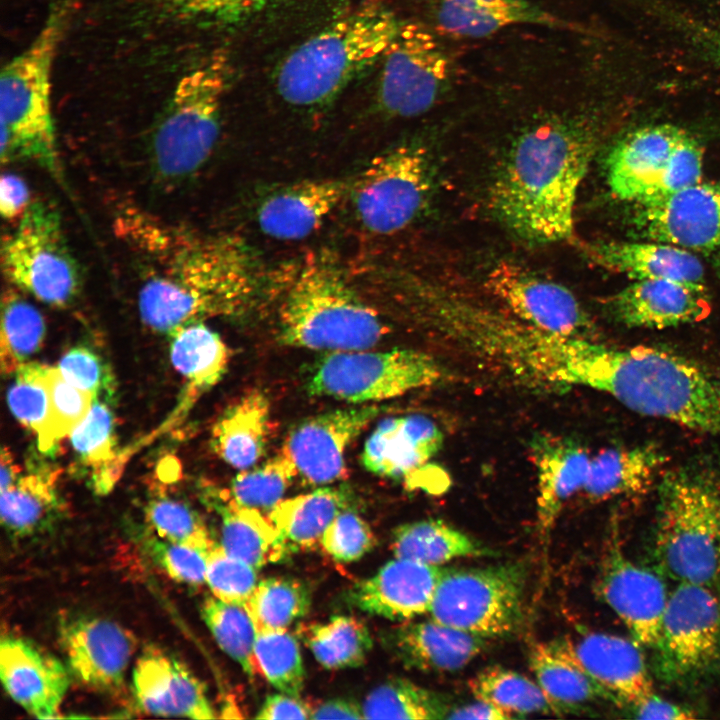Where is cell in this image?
<instances>
[{
  "mask_svg": "<svg viewBox=\"0 0 720 720\" xmlns=\"http://www.w3.org/2000/svg\"><path fill=\"white\" fill-rule=\"evenodd\" d=\"M116 226L148 262L138 309L156 332L170 335L206 318L232 315L255 291L254 265L233 236L202 235L135 208L121 212Z\"/></svg>",
  "mask_w": 720,
  "mask_h": 720,
  "instance_id": "obj_1",
  "label": "cell"
},
{
  "mask_svg": "<svg viewBox=\"0 0 720 720\" xmlns=\"http://www.w3.org/2000/svg\"><path fill=\"white\" fill-rule=\"evenodd\" d=\"M595 150L590 127L555 116L513 142L490 188V206L504 226L533 244L575 241L574 208Z\"/></svg>",
  "mask_w": 720,
  "mask_h": 720,
  "instance_id": "obj_2",
  "label": "cell"
},
{
  "mask_svg": "<svg viewBox=\"0 0 720 720\" xmlns=\"http://www.w3.org/2000/svg\"><path fill=\"white\" fill-rule=\"evenodd\" d=\"M588 387L639 414L720 436V379L682 355L595 343Z\"/></svg>",
  "mask_w": 720,
  "mask_h": 720,
  "instance_id": "obj_3",
  "label": "cell"
},
{
  "mask_svg": "<svg viewBox=\"0 0 720 720\" xmlns=\"http://www.w3.org/2000/svg\"><path fill=\"white\" fill-rule=\"evenodd\" d=\"M655 548L672 579L720 589V464L698 460L658 486Z\"/></svg>",
  "mask_w": 720,
  "mask_h": 720,
  "instance_id": "obj_4",
  "label": "cell"
},
{
  "mask_svg": "<svg viewBox=\"0 0 720 720\" xmlns=\"http://www.w3.org/2000/svg\"><path fill=\"white\" fill-rule=\"evenodd\" d=\"M400 22L377 1L338 18L285 58L276 75L279 95L298 107L331 101L360 72L383 58Z\"/></svg>",
  "mask_w": 720,
  "mask_h": 720,
  "instance_id": "obj_5",
  "label": "cell"
},
{
  "mask_svg": "<svg viewBox=\"0 0 720 720\" xmlns=\"http://www.w3.org/2000/svg\"><path fill=\"white\" fill-rule=\"evenodd\" d=\"M73 8L72 0L57 1L32 42L2 69V163L28 160L60 176L51 105V75Z\"/></svg>",
  "mask_w": 720,
  "mask_h": 720,
  "instance_id": "obj_6",
  "label": "cell"
},
{
  "mask_svg": "<svg viewBox=\"0 0 720 720\" xmlns=\"http://www.w3.org/2000/svg\"><path fill=\"white\" fill-rule=\"evenodd\" d=\"M282 343L328 352L370 349L386 333L332 262L314 259L297 273L279 313Z\"/></svg>",
  "mask_w": 720,
  "mask_h": 720,
  "instance_id": "obj_7",
  "label": "cell"
},
{
  "mask_svg": "<svg viewBox=\"0 0 720 720\" xmlns=\"http://www.w3.org/2000/svg\"><path fill=\"white\" fill-rule=\"evenodd\" d=\"M228 80L227 58L216 52L177 82L152 142L153 163L160 176L182 180L208 160L218 138Z\"/></svg>",
  "mask_w": 720,
  "mask_h": 720,
  "instance_id": "obj_8",
  "label": "cell"
},
{
  "mask_svg": "<svg viewBox=\"0 0 720 720\" xmlns=\"http://www.w3.org/2000/svg\"><path fill=\"white\" fill-rule=\"evenodd\" d=\"M528 573L524 560L445 568L428 613L486 639L511 636L524 622Z\"/></svg>",
  "mask_w": 720,
  "mask_h": 720,
  "instance_id": "obj_9",
  "label": "cell"
},
{
  "mask_svg": "<svg viewBox=\"0 0 720 720\" xmlns=\"http://www.w3.org/2000/svg\"><path fill=\"white\" fill-rule=\"evenodd\" d=\"M703 150L695 137L672 124L648 125L621 138L606 159L615 197L636 203L701 181Z\"/></svg>",
  "mask_w": 720,
  "mask_h": 720,
  "instance_id": "obj_10",
  "label": "cell"
},
{
  "mask_svg": "<svg viewBox=\"0 0 720 720\" xmlns=\"http://www.w3.org/2000/svg\"><path fill=\"white\" fill-rule=\"evenodd\" d=\"M1 268L7 281L55 307L69 305L80 288L78 263L65 239L56 208L31 203L2 241Z\"/></svg>",
  "mask_w": 720,
  "mask_h": 720,
  "instance_id": "obj_11",
  "label": "cell"
},
{
  "mask_svg": "<svg viewBox=\"0 0 720 720\" xmlns=\"http://www.w3.org/2000/svg\"><path fill=\"white\" fill-rule=\"evenodd\" d=\"M441 378L442 369L433 357L414 349L335 351L317 362L308 391L364 405L431 386Z\"/></svg>",
  "mask_w": 720,
  "mask_h": 720,
  "instance_id": "obj_12",
  "label": "cell"
},
{
  "mask_svg": "<svg viewBox=\"0 0 720 720\" xmlns=\"http://www.w3.org/2000/svg\"><path fill=\"white\" fill-rule=\"evenodd\" d=\"M382 60L377 103L390 117L422 115L453 87V60L440 34L425 23L401 21Z\"/></svg>",
  "mask_w": 720,
  "mask_h": 720,
  "instance_id": "obj_13",
  "label": "cell"
},
{
  "mask_svg": "<svg viewBox=\"0 0 720 720\" xmlns=\"http://www.w3.org/2000/svg\"><path fill=\"white\" fill-rule=\"evenodd\" d=\"M431 191L430 164L421 146L405 144L375 156L351 189L356 216L376 235H391L410 225Z\"/></svg>",
  "mask_w": 720,
  "mask_h": 720,
  "instance_id": "obj_14",
  "label": "cell"
},
{
  "mask_svg": "<svg viewBox=\"0 0 720 720\" xmlns=\"http://www.w3.org/2000/svg\"><path fill=\"white\" fill-rule=\"evenodd\" d=\"M656 651L666 680H689L720 663V597L707 586L679 582L669 593Z\"/></svg>",
  "mask_w": 720,
  "mask_h": 720,
  "instance_id": "obj_15",
  "label": "cell"
},
{
  "mask_svg": "<svg viewBox=\"0 0 720 720\" xmlns=\"http://www.w3.org/2000/svg\"><path fill=\"white\" fill-rule=\"evenodd\" d=\"M632 229L638 239L689 251H720V185L698 182L675 192L633 203Z\"/></svg>",
  "mask_w": 720,
  "mask_h": 720,
  "instance_id": "obj_16",
  "label": "cell"
},
{
  "mask_svg": "<svg viewBox=\"0 0 720 720\" xmlns=\"http://www.w3.org/2000/svg\"><path fill=\"white\" fill-rule=\"evenodd\" d=\"M485 286L507 311L538 329L588 337L593 328L587 313L569 289L514 263L496 264L488 272Z\"/></svg>",
  "mask_w": 720,
  "mask_h": 720,
  "instance_id": "obj_17",
  "label": "cell"
},
{
  "mask_svg": "<svg viewBox=\"0 0 720 720\" xmlns=\"http://www.w3.org/2000/svg\"><path fill=\"white\" fill-rule=\"evenodd\" d=\"M597 587L601 598L626 625L633 639L653 648L669 593L656 572L633 562L623 552L616 533L609 539Z\"/></svg>",
  "mask_w": 720,
  "mask_h": 720,
  "instance_id": "obj_18",
  "label": "cell"
},
{
  "mask_svg": "<svg viewBox=\"0 0 720 720\" xmlns=\"http://www.w3.org/2000/svg\"><path fill=\"white\" fill-rule=\"evenodd\" d=\"M379 413V406L364 404L309 417L290 430L281 450L304 484H331L345 477L348 446Z\"/></svg>",
  "mask_w": 720,
  "mask_h": 720,
  "instance_id": "obj_19",
  "label": "cell"
},
{
  "mask_svg": "<svg viewBox=\"0 0 720 720\" xmlns=\"http://www.w3.org/2000/svg\"><path fill=\"white\" fill-rule=\"evenodd\" d=\"M68 669L82 684L97 691L120 687L134 651L132 636L116 623L74 616L59 629Z\"/></svg>",
  "mask_w": 720,
  "mask_h": 720,
  "instance_id": "obj_20",
  "label": "cell"
},
{
  "mask_svg": "<svg viewBox=\"0 0 720 720\" xmlns=\"http://www.w3.org/2000/svg\"><path fill=\"white\" fill-rule=\"evenodd\" d=\"M445 567L397 558L354 584L347 601L357 609L392 621L429 612Z\"/></svg>",
  "mask_w": 720,
  "mask_h": 720,
  "instance_id": "obj_21",
  "label": "cell"
},
{
  "mask_svg": "<svg viewBox=\"0 0 720 720\" xmlns=\"http://www.w3.org/2000/svg\"><path fill=\"white\" fill-rule=\"evenodd\" d=\"M605 305L623 325L655 329L697 322L710 312L704 284L672 279L635 280Z\"/></svg>",
  "mask_w": 720,
  "mask_h": 720,
  "instance_id": "obj_22",
  "label": "cell"
},
{
  "mask_svg": "<svg viewBox=\"0 0 720 720\" xmlns=\"http://www.w3.org/2000/svg\"><path fill=\"white\" fill-rule=\"evenodd\" d=\"M0 677L7 694L41 719L56 718L69 687L67 668L54 656L19 637L0 643Z\"/></svg>",
  "mask_w": 720,
  "mask_h": 720,
  "instance_id": "obj_23",
  "label": "cell"
},
{
  "mask_svg": "<svg viewBox=\"0 0 720 720\" xmlns=\"http://www.w3.org/2000/svg\"><path fill=\"white\" fill-rule=\"evenodd\" d=\"M132 687L136 703L145 713L191 719L216 717L203 683L184 664L158 649H148L137 659Z\"/></svg>",
  "mask_w": 720,
  "mask_h": 720,
  "instance_id": "obj_24",
  "label": "cell"
},
{
  "mask_svg": "<svg viewBox=\"0 0 720 720\" xmlns=\"http://www.w3.org/2000/svg\"><path fill=\"white\" fill-rule=\"evenodd\" d=\"M381 641L405 668L429 673L457 672L487 647L486 638L432 618L385 629Z\"/></svg>",
  "mask_w": 720,
  "mask_h": 720,
  "instance_id": "obj_25",
  "label": "cell"
},
{
  "mask_svg": "<svg viewBox=\"0 0 720 720\" xmlns=\"http://www.w3.org/2000/svg\"><path fill=\"white\" fill-rule=\"evenodd\" d=\"M350 191L344 179L296 182L268 195L258 206L261 231L277 240L297 241L317 231Z\"/></svg>",
  "mask_w": 720,
  "mask_h": 720,
  "instance_id": "obj_26",
  "label": "cell"
},
{
  "mask_svg": "<svg viewBox=\"0 0 720 720\" xmlns=\"http://www.w3.org/2000/svg\"><path fill=\"white\" fill-rule=\"evenodd\" d=\"M537 474V528L548 537L568 500L583 489L591 458L577 441L552 434H537L530 442Z\"/></svg>",
  "mask_w": 720,
  "mask_h": 720,
  "instance_id": "obj_27",
  "label": "cell"
},
{
  "mask_svg": "<svg viewBox=\"0 0 720 720\" xmlns=\"http://www.w3.org/2000/svg\"><path fill=\"white\" fill-rule=\"evenodd\" d=\"M442 443V432L426 416L387 418L365 442L361 463L373 474L406 479L427 464Z\"/></svg>",
  "mask_w": 720,
  "mask_h": 720,
  "instance_id": "obj_28",
  "label": "cell"
},
{
  "mask_svg": "<svg viewBox=\"0 0 720 720\" xmlns=\"http://www.w3.org/2000/svg\"><path fill=\"white\" fill-rule=\"evenodd\" d=\"M571 645L586 671L617 700L633 706L654 692L640 644L634 639L583 630Z\"/></svg>",
  "mask_w": 720,
  "mask_h": 720,
  "instance_id": "obj_29",
  "label": "cell"
},
{
  "mask_svg": "<svg viewBox=\"0 0 720 720\" xmlns=\"http://www.w3.org/2000/svg\"><path fill=\"white\" fill-rule=\"evenodd\" d=\"M593 263L633 280L672 279L704 284L702 262L689 250L667 243L637 241H599L580 243Z\"/></svg>",
  "mask_w": 720,
  "mask_h": 720,
  "instance_id": "obj_30",
  "label": "cell"
},
{
  "mask_svg": "<svg viewBox=\"0 0 720 720\" xmlns=\"http://www.w3.org/2000/svg\"><path fill=\"white\" fill-rule=\"evenodd\" d=\"M529 666L557 715L579 712L597 700H617L581 665L570 639L537 643L529 654Z\"/></svg>",
  "mask_w": 720,
  "mask_h": 720,
  "instance_id": "obj_31",
  "label": "cell"
},
{
  "mask_svg": "<svg viewBox=\"0 0 720 720\" xmlns=\"http://www.w3.org/2000/svg\"><path fill=\"white\" fill-rule=\"evenodd\" d=\"M207 499L221 516L220 544L230 555L259 569L292 552L268 515L239 504L228 490H215L208 493Z\"/></svg>",
  "mask_w": 720,
  "mask_h": 720,
  "instance_id": "obj_32",
  "label": "cell"
},
{
  "mask_svg": "<svg viewBox=\"0 0 720 720\" xmlns=\"http://www.w3.org/2000/svg\"><path fill=\"white\" fill-rule=\"evenodd\" d=\"M270 431V404L267 397L253 391L229 407L211 431L214 452L238 470L253 467L266 450Z\"/></svg>",
  "mask_w": 720,
  "mask_h": 720,
  "instance_id": "obj_33",
  "label": "cell"
},
{
  "mask_svg": "<svg viewBox=\"0 0 720 720\" xmlns=\"http://www.w3.org/2000/svg\"><path fill=\"white\" fill-rule=\"evenodd\" d=\"M664 462V454L650 444L602 450L591 458L582 491L593 501L643 494Z\"/></svg>",
  "mask_w": 720,
  "mask_h": 720,
  "instance_id": "obj_34",
  "label": "cell"
},
{
  "mask_svg": "<svg viewBox=\"0 0 720 720\" xmlns=\"http://www.w3.org/2000/svg\"><path fill=\"white\" fill-rule=\"evenodd\" d=\"M169 336L171 362L186 382L183 405L186 410L221 380L230 352L219 334L202 322L181 327Z\"/></svg>",
  "mask_w": 720,
  "mask_h": 720,
  "instance_id": "obj_35",
  "label": "cell"
},
{
  "mask_svg": "<svg viewBox=\"0 0 720 720\" xmlns=\"http://www.w3.org/2000/svg\"><path fill=\"white\" fill-rule=\"evenodd\" d=\"M395 557L442 566L466 557H495L498 553L476 538L440 519L401 524L391 537Z\"/></svg>",
  "mask_w": 720,
  "mask_h": 720,
  "instance_id": "obj_36",
  "label": "cell"
},
{
  "mask_svg": "<svg viewBox=\"0 0 720 720\" xmlns=\"http://www.w3.org/2000/svg\"><path fill=\"white\" fill-rule=\"evenodd\" d=\"M349 496L343 487H322L283 498L267 515L292 551L312 548L332 520L348 508Z\"/></svg>",
  "mask_w": 720,
  "mask_h": 720,
  "instance_id": "obj_37",
  "label": "cell"
},
{
  "mask_svg": "<svg viewBox=\"0 0 720 720\" xmlns=\"http://www.w3.org/2000/svg\"><path fill=\"white\" fill-rule=\"evenodd\" d=\"M59 472L38 470L21 475L1 491V522L14 536H28L48 526L59 511Z\"/></svg>",
  "mask_w": 720,
  "mask_h": 720,
  "instance_id": "obj_38",
  "label": "cell"
},
{
  "mask_svg": "<svg viewBox=\"0 0 720 720\" xmlns=\"http://www.w3.org/2000/svg\"><path fill=\"white\" fill-rule=\"evenodd\" d=\"M81 462L92 471L97 494L109 493L120 478L123 463L117 452L113 415L107 404L95 399L83 421L69 436Z\"/></svg>",
  "mask_w": 720,
  "mask_h": 720,
  "instance_id": "obj_39",
  "label": "cell"
},
{
  "mask_svg": "<svg viewBox=\"0 0 720 720\" xmlns=\"http://www.w3.org/2000/svg\"><path fill=\"white\" fill-rule=\"evenodd\" d=\"M302 632L317 662L327 669L358 667L373 646L368 627L353 616L337 615L326 622L309 625Z\"/></svg>",
  "mask_w": 720,
  "mask_h": 720,
  "instance_id": "obj_40",
  "label": "cell"
},
{
  "mask_svg": "<svg viewBox=\"0 0 720 720\" xmlns=\"http://www.w3.org/2000/svg\"><path fill=\"white\" fill-rule=\"evenodd\" d=\"M448 696L405 679L393 678L373 689L362 703L364 719H446Z\"/></svg>",
  "mask_w": 720,
  "mask_h": 720,
  "instance_id": "obj_41",
  "label": "cell"
},
{
  "mask_svg": "<svg viewBox=\"0 0 720 720\" xmlns=\"http://www.w3.org/2000/svg\"><path fill=\"white\" fill-rule=\"evenodd\" d=\"M46 326L38 309L15 289L2 296L0 366L2 374L13 375L29 362L45 337Z\"/></svg>",
  "mask_w": 720,
  "mask_h": 720,
  "instance_id": "obj_42",
  "label": "cell"
},
{
  "mask_svg": "<svg viewBox=\"0 0 720 720\" xmlns=\"http://www.w3.org/2000/svg\"><path fill=\"white\" fill-rule=\"evenodd\" d=\"M469 688L474 698L488 702L513 717L557 714L536 681L501 666H490L479 671L470 679Z\"/></svg>",
  "mask_w": 720,
  "mask_h": 720,
  "instance_id": "obj_43",
  "label": "cell"
},
{
  "mask_svg": "<svg viewBox=\"0 0 720 720\" xmlns=\"http://www.w3.org/2000/svg\"><path fill=\"white\" fill-rule=\"evenodd\" d=\"M200 612L219 647L248 676L259 674L254 653L258 630L246 607L212 595L204 599Z\"/></svg>",
  "mask_w": 720,
  "mask_h": 720,
  "instance_id": "obj_44",
  "label": "cell"
},
{
  "mask_svg": "<svg viewBox=\"0 0 720 720\" xmlns=\"http://www.w3.org/2000/svg\"><path fill=\"white\" fill-rule=\"evenodd\" d=\"M244 606L258 631L283 629L308 613L311 592L299 579L269 577L257 583Z\"/></svg>",
  "mask_w": 720,
  "mask_h": 720,
  "instance_id": "obj_45",
  "label": "cell"
},
{
  "mask_svg": "<svg viewBox=\"0 0 720 720\" xmlns=\"http://www.w3.org/2000/svg\"><path fill=\"white\" fill-rule=\"evenodd\" d=\"M254 653L260 675L280 692L300 696L305 671L298 640L287 628L259 630Z\"/></svg>",
  "mask_w": 720,
  "mask_h": 720,
  "instance_id": "obj_46",
  "label": "cell"
},
{
  "mask_svg": "<svg viewBox=\"0 0 720 720\" xmlns=\"http://www.w3.org/2000/svg\"><path fill=\"white\" fill-rule=\"evenodd\" d=\"M296 477L292 459L280 450L262 465L240 470L232 480L229 492L239 504L270 511L283 499Z\"/></svg>",
  "mask_w": 720,
  "mask_h": 720,
  "instance_id": "obj_47",
  "label": "cell"
},
{
  "mask_svg": "<svg viewBox=\"0 0 720 720\" xmlns=\"http://www.w3.org/2000/svg\"><path fill=\"white\" fill-rule=\"evenodd\" d=\"M46 365L37 362L23 364L13 375L8 391V404L17 420L35 433L39 449L47 453L50 399L46 385Z\"/></svg>",
  "mask_w": 720,
  "mask_h": 720,
  "instance_id": "obj_48",
  "label": "cell"
},
{
  "mask_svg": "<svg viewBox=\"0 0 720 720\" xmlns=\"http://www.w3.org/2000/svg\"><path fill=\"white\" fill-rule=\"evenodd\" d=\"M145 519L156 536L175 543L209 550L215 543L199 514L184 501L167 495L150 499Z\"/></svg>",
  "mask_w": 720,
  "mask_h": 720,
  "instance_id": "obj_49",
  "label": "cell"
},
{
  "mask_svg": "<svg viewBox=\"0 0 720 720\" xmlns=\"http://www.w3.org/2000/svg\"><path fill=\"white\" fill-rule=\"evenodd\" d=\"M45 379L50 399L49 453L83 421L95 398L68 381L58 367L47 366Z\"/></svg>",
  "mask_w": 720,
  "mask_h": 720,
  "instance_id": "obj_50",
  "label": "cell"
},
{
  "mask_svg": "<svg viewBox=\"0 0 720 720\" xmlns=\"http://www.w3.org/2000/svg\"><path fill=\"white\" fill-rule=\"evenodd\" d=\"M257 570L214 543L207 555L206 583L214 597L245 605L258 583Z\"/></svg>",
  "mask_w": 720,
  "mask_h": 720,
  "instance_id": "obj_51",
  "label": "cell"
},
{
  "mask_svg": "<svg viewBox=\"0 0 720 720\" xmlns=\"http://www.w3.org/2000/svg\"><path fill=\"white\" fill-rule=\"evenodd\" d=\"M144 549L153 562L171 579L189 585L206 582L207 555L209 550L164 540L148 535Z\"/></svg>",
  "mask_w": 720,
  "mask_h": 720,
  "instance_id": "obj_52",
  "label": "cell"
},
{
  "mask_svg": "<svg viewBox=\"0 0 720 720\" xmlns=\"http://www.w3.org/2000/svg\"><path fill=\"white\" fill-rule=\"evenodd\" d=\"M320 545L335 561L350 563L374 547L375 536L359 514L346 508L325 529Z\"/></svg>",
  "mask_w": 720,
  "mask_h": 720,
  "instance_id": "obj_53",
  "label": "cell"
},
{
  "mask_svg": "<svg viewBox=\"0 0 720 720\" xmlns=\"http://www.w3.org/2000/svg\"><path fill=\"white\" fill-rule=\"evenodd\" d=\"M57 367L68 381L90 392L95 399L111 396L114 392L109 368L87 347L71 348L61 357Z\"/></svg>",
  "mask_w": 720,
  "mask_h": 720,
  "instance_id": "obj_54",
  "label": "cell"
},
{
  "mask_svg": "<svg viewBox=\"0 0 720 720\" xmlns=\"http://www.w3.org/2000/svg\"><path fill=\"white\" fill-rule=\"evenodd\" d=\"M174 11L189 16H240L262 8L271 0H161Z\"/></svg>",
  "mask_w": 720,
  "mask_h": 720,
  "instance_id": "obj_55",
  "label": "cell"
},
{
  "mask_svg": "<svg viewBox=\"0 0 720 720\" xmlns=\"http://www.w3.org/2000/svg\"><path fill=\"white\" fill-rule=\"evenodd\" d=\"M25 181L13 173L2 174L0 180V213L3 219H20L31 205Z\"/></svg>",
  "mask_w": 720,
  "mask_h": 720,
  "instance_id": "obj_56",
  "label": "cell"
},
{
  "mask_svg": "<svg viewBox=\"0 0 720 720\" xmlns=\"http://www.w3.org/2000/svg\"><path fill=\"white\" fill-rule=\"evenodd\" d=\"M311 708L299 696L287 693L268 695L256 714L257 719H310Z\"/></svg>",
  "mask_w": 720,
  "mask_h": 720,
  "instance_id": "obj_57",
  "label": "cell"
},
{
  "mask_svg": "<svg viewBox=\"0 0 720 720\" xmlns=\"http://www.w3.org/2000/svg\"><path fill=\"white\" fill-rule=\"evenodd\" d=\"M633 712L639 719H690L692 711L670 702L654 692L633 705Z\"/></svg>",
  "mask_w": 720,
  "mask_h": 720,
  "instance_id": "obj_58",
  "label": "cell"
},
{
  "mask_svg": "<svg viewBox=\"0 0 720 720\" xmlns=\"http://www.w3.org/2000/svg\"><path fill=\"white\" fill-rule=\"evenodd\" d=\"M714 62L720 64V27L679 17L676 21Z\"/></svg>",
  "mask_w": 720,
  "mask_h": 720,
  "instance_id": "obj_59",
  "label": "cell"
},
{
  "mask_svg": "<svg viewBox=\"0 0 720 720\" xmlns=\"http://www.w3.org/2000/svg\"><path fill=\"white\" fill-rule=\"evenodd\" d=\"M310 719H364L362 705L352 699L333 698L311 710Z\"/></svg>",
  "mask_w": 720,
  "mask_h": 720,
  "instance_id": "obj_60",
  "label": "cell"
},
{
  "mask_svg": "<svg viewBox=\"0 0 720 720\" xmlns=\"http://www.w3.org/2000/svg\"><path fill=\"white\" fill-rule=\"evenodd\" d=\"M514 718L506 711L479 699L461 706H453L446 719L449 720H506Z\"/></svg>",
  "mask_w": 720,
  "mask_h": 720,
  "instance_id": "obj_61",
  "label": "cell"
},
{
  "mask_svg": "<svg viewBox=\"0 0 720 720\" xmlns=\"http://www.w3.org/2000/svg\"><path fill=\"white\" fill-rule=\"evenodd\" d=\"M21 475V468L16 463L10 449H8V447H3L1 451V491H4L11 486Z\"/></svg>",
  "mask_w": 720,
  "mask_h": 720,
  "instance_id": "obj_62",
  "label": "cell"
},
{
  "mask_svg": "<svg viewBox=\"0 0 720 720\" xmlns=\"http://www.w3.org/2000/svg\"><path fill=\"white\" fill-rule=\"evenodd\" d=\"M714 268H715L717 276L720 279V251H717V253L714 257Z\"/></svg>",
  "mask_w": 720,
  "mask_h": 720,
  "instance_id": "obj_63",
  "label": "cell"
}]
</instances>
